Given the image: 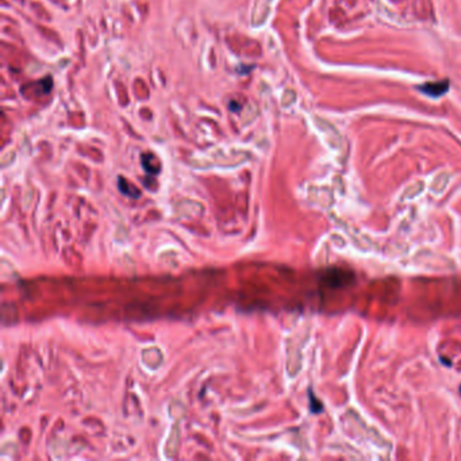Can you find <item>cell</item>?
<instances>
[{
  "label": "cell",
  "mask_w": 461,
  "mask_h": 461,
  "mask_svg": "<svg viewBox=\"0 0 461 461\" xmlns=\"http://www.w3.org/2000/svg\"><path fill=\"white\" fill-rule=\"evenodd\" d=\"M419 91H422L425 95L432 96V97H438L444 95L445 92L449 88V81H436V83H426V84L419 85Z\"/></svg>",
  "instance_id": "1"
},
{
  "label": "cell",
  "mask_w": 461,
  "mask_h": 461,
  "mask_svg": "<svg viewBox=\"0 0 461 461\" xmlns=\"http://www.w3.org/2000/svg\"><path fill=\"white\" fill-rule=\"evenodd\" d=\"M118 188L123 195H127L133 199H138L141 196V192L138 191V188L134 184L129 183L124 177H118Z\"/></svg>",
  "instance_id": "3"
},
{
  "label": "cell",
  "mask_w": 461,
  "mask_h": 461,
  "mask_svg": "<svg viewBox=\"0 0 461 461\" xmlns=\"http://www.w3.org/2000/svg\"><path fill=\"white\" fill-rule=\"evenodd\" d=\"M141 161H142V167H144V169L146 170L147 173H152V174L160 173V170H161V165H160V163H158V160L156 158L154 154H150V153H144V154H142V157H141Z\"/></svg>",
  "instance_id": "2"
}]
</instances>
